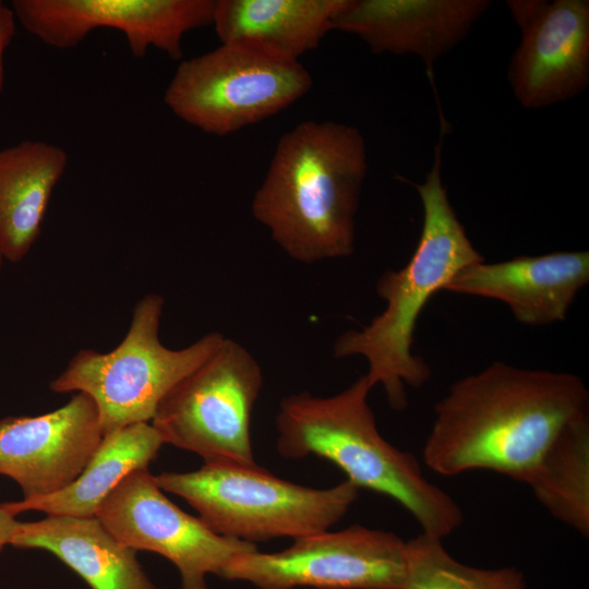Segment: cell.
Returning a JSON list of instances; mask_svg holds the SVG:
<instances>
[{
  "mask_svg": "<svg viewBox=\"0 0 589 589\" xmlns=\"http://www.w3.org/2000/svg\"><path fill=\"white\" fill-rule=\"evenodd\" d=\"M346 0H216L213 24L221 41L242 43L298 60L334 29Z\"/></svg>",
  "mask_w": 589,
  "mask_h": 589,
  "instance_id": "e0dca14e",
  "label": "cell"
},
{
  "mask_svg": "<svg viewBox=\"0 0 589 589\" xmlns=\"http://www.w3.org/2000/svg\"><path fill=\"white\" fill-rule=\"evenodd\" d=\"M147 468L124 477L96 512L98 520L123 544L155 552L178 569L181 589H208L206 576H221L238 555L256 544L214 532L164 495Z\"/></svg>",
  "mask_w": 589,
  "mask_h": 589,
  "instance_id": "30bf717a",
  "label": "cell"
},
{
  "mask_svg": "<svg viewBox=\"0 0 589 589\" xmlns=\"http://www.w3.org/2000/svg\"><path fill=\"white\" fill-rule=\"evenodd\" d=\"M366 375L330 397L308 392L284 398L276 414L277 449L286 458L315 455L336 465L359 489L404 506L422 532L443 539L462 522L458 504L429 482L418 460L380 433L368 402Z\"/></svg>",
  "mask_w": 589,
  "mask_h": 589,
  "instance_id": "277c9868",
  "label": "cell"
},
{
  "mask_svg": "<svg viewBox=\"0 0 589 589\" xmlns=\"http://www.w3.org/2000/svg\"><path fill=\"white\" fill-rule=\"evenodd\" d=\"M10 545L50 552L91 589H157L136 557L96 516L17 521Z\"/></svg>",
  "mask_w": 589,
  "mask_h": 589,
  "instance_id": "2e32d148",
  "label": "cell"
},
{
  "mask_svg": "<svg viewBox=\"0 0 589 589\" xmlns=\"http://www.w3.org/2000/svg\"><path fill=\"white\" fill-rule=\"evenodd\" d=\"M262 385L257 360L225 337L165 396L152 425L164 444L192 452L205 462L256 465L250 428Z\"/></svg>",
  "mask_w": 589,
  "mask_h": 589,
  "instance_id": "ba28073f",
  "label": "cell"
},
{
  "mask_svg": "<svg viewBox=\"0 0 589 589\" xmlns=\"http://www.w3.org/2000/svg\"><path fill=\"white\" fill-rule=\"evenodd\" d=\"M406 569V541L389 531L352 525L296 539L276 553H243L220 577L259 589H404Z\"/></svg>",
  "mask_w": 589,
  "mask_h": 589,
  "instance_id": "9c48e42d",
  "label": "cell"
},
{
  "mask_svg": "<svg viewBox=\"0 0 589 589\" xmlns=\"http://www.w3.org/2000/svg\"><path fill=\"white\" fill-rule=\"evenodd\" d=\"M442 137L422 183H412L421 199L423 225L408 263L388 269L376 283L384 311L361 329L342 333L334 344V357H364L371 385L383 386L390 407L407 406L406 385L418 388L431 377L428 363L413 353L418 318L431 297L462 268L484 261L467 236L453 208L441 177Z\"/></svg>",
  "mask_w": 589,
  "mask_h": 589,
  "instance_id": "3957f363",
  "label": "cell"
},
{
  "mask_svg": "<svg viewBox=\"0 0 589 589\" xmlns=\"http://www.w3.org/2000/svg\"><path fill=\"white\" fill-rule=\"evenodd\" d=\"M560 521L589 533V419L585 412L557 433L526 482Z\"/></svg>",
  "mask_w": 589,
  "mask_h": 589,
  "instance_id": "ffe728a7",
  "label": "cell"
},
{
  "mask_svg": "<svg viewBox=\"0 0 589 589\" xmlns=\"http://www.w3.org/2000/svg\"><path fill=\"white\" fill-rule=\"evenodd\" d=\"M216 0H13L16 20L47 46L69 49L96 28L123 33L133 57L149 48L182 58L190 31L213 24Z\"/></svg>",
  "mask_w": 589,
  "mask_h": 589,
  "instance_id": "8fae6325",
  "label": "cell"
},
{
  "mask_svg": "<svg viewBox=\"0 0 589 589\" xmlns=\"http://www.w3.org/2000/svg\"><path fill=\"white\" fill-rule=\"evenodd\" d=\"M164 298L147 293L133 310L129 329L108 352L80 349L50 383L58 394L84 393L95 402L103 434L149 422L165 396L209 357L225 336L209 333L170 349L159 339Z\"/></svg>",
  "mask_w": 589,
  "mask_h": 589,
  "instance_id": "8992f818",
  "label": "cell"
},
{
  "mask_svg": "<svg viewBox=\"0 0 589 589\" xmlns=\"http://www.w3.org/2000/svg\"><path fill=\"white\" fill-rule=\"evenodd\" d=\"M16 525L15 516L0 505V552L10 544Z\"/></svg>",
  "mask_w": 589,
  "mask_h": 589,
  "instance_id": "603a6c76",
  "label": "cell"
},
{
  "mask_svg": "<svg viewBox=\"0 0 589 589\" xmlns=\"http://www.w3.org/2000/svg\"><path fill=\"white\" fill-rule=\"evenodd\" d=\"M589 281V252L560 251L471 264L444 290L498 300L526 325L564 321L577 293Z\"/></svg>",
  "mask_w": 589,
  "mask_h": 589,
  "instance_id": "9a60e30c",
  "label": "cell"
},
{
  "mask_svg": "<svg viewBox=\"0 0 589 589\" xmlns=\"http://www.w3.org/2000/svg\"><path fill=\"white\" fill-rule=\"evenodd\" d=\"M312 85L311 73L298 60L226 43L181 61L164 103L183 122L226 136L288 108Z\"/></svg>",
  "mask_w": 589,
  "mask_h": 589,
  "instance_id": "52a82bcc",
  "label": "cell"
},
{
  "mask_svg": "<svg viewBox=\"0 0 589 589\" xmlns=\"http://www.w3.org/2000/svg\"><path fill=\"white\" fill-rule=\"evenodd\" d=\"M16 33V16L12 8L0 1V95L4 87V53Z\"/></svg>",
  "mask_w": 589,
  "mask_h": 589,
  "instance_id": "7402d4cb",
  "label": "cell"
},
{
  "mask_svg": "<svg viewBox=\"0 0 589 589\" xmlns=\"http://www.w3.org/2000/svg\"><path fill=\"white\" fill-rule=\"evenodd\" d=\"M68 153L44 141L0 149V250L22 261L40 235L53 189L65 172Z\"/></svg>",
  "mask_w": 589,
  "mask_h": 589,
  "instance_id": "ac0fdd59",
  "label": "cell"
},
{
  "mask_svg": "<svg viewBox=\"0 0 589 589\" xmlns=\"http://www.w3.org/2000/svg\"><path fill=\"white\" fill-rule=\"evenodd\" d=\"M520 29L507 79L516 100L538 109L569 100L589 85V1L507 0Z\"/></svg>",
  "mask_w": 589,
  "mask_h": 589,
  "instance_id": "7c38bea8",
  "label": "cell"
},
{
  "mask_svg": "<svg viewBox=\"0 0 589 589\" xmlns=\"http://www.w3.org/2000/svg\"><path fill=\"white\" fill-rule=\"evenodd\" d=\"M163 445L152 423L127 425L104 435L83 472L65 489L48 496L0 505L14 516L39 510L48 515L93 517L118 483L132 471L147 468Z\"/></svg>",
  "mask_w": 589,
  "mask_h": 589,
  "instance_id": "d6986e66",
  "label": "cell"
},
{
  "mask_svg": "<svg viewBox=\"0 0 589 589\" xmlns=\"http://www.w3.org/2000/svg\"><path fill=\"white\" fill-rule=\"evenodd\" d=\"M404 589H526V581L514 566L482 569L460 563L441 538L422 532L407 541Z\"/></svg>",
  "mask_w": 589,
  "mask_h": 589,
  "instance_id": "44dd1931",
  "label": "cell"
},
{
  "mask_svg": "<svg viewBox=\"0 0 589 589\" xmlns=\"http://www.w3.org/2000/svg\"><path fill=\"white\" fill-rule=\"evenodd\" d=\"M489 0H346L334 29L358 36L372 52L416 55L433 84L434 63L468 35Z\"/></svg>",
  "mask_w": 589,
  "mask_h": 589,
  "instance_id": "5bb4252c",
  "label": "cell"
},
{
  "mask_svg": "<svg viewBox=\"0 0 589 589\" xmlns=\"http://www.w3.org/2000/svg\"><path fill=\"white\" fill-rule=\"evenodd\" d=\"M588 402L575 374L493 362L456 381L436 402L423 460L442 476L480 469L526 483L562 428L588 412Z\"/></svg>",
  "mask_w": 589,
  "mask_h": 589,
  "instance_id": "6da1fadb",
  "label": "cell"
},
{
  "mask_svg": "<svg viewBox=\"0 0 589 589\" xmlns=\"http://www.w3.org/2000/svg\"><path fill=\"white\" fill-rule=\"evenodd\" d=\"M104 437L94 400L75 393L62 407L36 417L0 419V474L22 500L55 494L83 472Z\"/></svg>",
  "mask_w": 589,
  "mask_h": 589,
  "instance_id": "4fadbf2b",
  "label": "cell"
},
{
  "mask_svg": "<svg viewBox=\"0 0 589 589\" xmlns=\"http://www.w3.org/2000/svg\"><path fill=\"white\" fill-rule=\"evenodd\" d=\"M366 173L365 141L356 127L303 121L280 136L253 216L292 260L349 256Z\"/></svg>",
  "mask_w": 589,
  "mask_h": 589,
  "instance_id": "7a4b0ae2",
  "label": "cell"
},
{
  "mask_svg": "<svg viewBox=\"0 0 589 589\" xmlns=\"http://www.w3.org/2000/svg\"><path fill=\"white\" fill-rule=\"evenodd\" d=\"M157 485L185 500L217 534L254 543L300 539L326 530L354 503L349 480L314 489L273 476L257 465L205 462L188 472L154 476Z\"/></svg>",
  "mask_w": 589,
  "mask_h": 589,
  "instance_id": "5b68a950",
  "label": "cell"
},
{
  "mask_svg": "<svg viewBox=\"0 0 589 589\" xmlns=\"http://www.w3.org/2000/svg\"><path fill=\"white\" fill-rule=\"evenodd\" d=\"M3 261H4V257H3L2 252L0 250V271H1V267H2Z\"/></svg>",
  "mask_w": 589,
  "mask_h": 589,
  "instance_id": "cb8c5ba5",
  "label": "cell"
}]
</instances>
